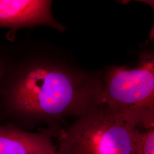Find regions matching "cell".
I'll return each mask as SVG.
<instances>
[{
  "label": "cell",
  "mask_w": 154,
  "mask_h": 154,
  "mask_svg": "<svg viewBox=\"0 0 154 154\" xmlns=\"http://www.w3.org/2000/svg\"><path fill=\"white\" fill-rule=\"evenodd\" d=\"M102 103L101 76L52 45L30 39L0 44V125L38 128L57 139L67 120Z\"/></svg>",
  "instance_id": "6da1fadb"
},
{
  "label": "cell",
  "mask_w": 154,
  "mask_h": 154,
  "mask_svg": "<svg viewBox=\"0 0 154 154\" xmlns=\"http://www.w3.org/2000/svg\"><path fill=\"white\" fill-rule=\"evenodd\" d=\"M137 129L103 102L64 128L57 154H133Z\"/></svg>",
  "instance_id": "7a4b0ae2"
},
{
  "label": "cell",
  "mask_w": 154,
  "mask_h": 154,
  "mask_svg": "<svg viewBox=\"0 0 154 154\" xmlns=\"http://www.w3.org/2000/svg\"><path fill=\"white\" fill-rule=\"evenodd\" d=\"M103 102L140 130L154 127V59L142 55L134 67L113 66L101 76Z\"/></svg>",
  "instance_id": "3957f363"
},
{
  "label": "cell",
  "mask_w": 154,
  "mask_h": 154,
  "mask_svg": "<svg viewBox=\"0 0 154 154\" xmlns=\"http://www.w3.org/2000/svg\"><path fill=\"white\" fill-rule=\"evenodd\" d=\"M52 1L0 0V28L10 29L8 39L14 41L15 33L22 28L48 26L62 32L65 28L53 16Z\"/></svg>",
  "instance_id": "277c9868"
},
{
  "label": "cell",
  "mask_w": 154,
  "mask_h": 154,
  "mask_svg": "<svg viewBox=\"0 0 154 154\" xmlns=\"http://www.w3.org/2000/svg\"><path fill=\"white\" fill-rule=\"evenodd\" d=\"M56 149L53 138L48 132L0 125V154H41Z\"/></svg>",
  "instance_id": "5b68a950"
},
{
  "label": "cell",
  "mask_w": 154,
  "mask_h": 154,
  "mask_svg": "<svg viewBox=\"0 0 154 154\" xmlns=\"http://www.w3.org/2000/svg\"><path fill=\"white\" fill-rule=\"evenodd\" d=\"M133 154H154V127L137 129Z\"/></svg>",
  "instance_id": "8992f818"
},
{
  "label": "cell",
  "mask_w": 154,
  "mask_h": 154,
  "mask_svg": "<svg viewBox=\"0 0 154 154\" xmlns=\"http://www.w3.org/2000/svg\"><path fill=\"white\" fill-rule=\"evenodd\" d=\"M41 154H57V149L54 150V151H50V152H45V153Z\"/></svg>",
  "instance_id": "52a82bcc"
}]
</instances>
